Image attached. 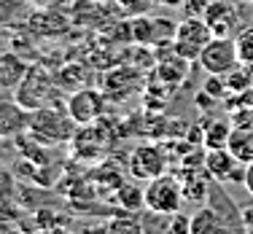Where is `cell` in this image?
<instances>
[{
    "instance_id": "obj_14",
    "label": "cell",
    "mask_w": 253,
    "mask_h": 234,
    "mask_svg": "<svg viewBox=\"0 0 253 234\" xmlns=\"http://www.w3.org/2000/svg\"><path fill=\"white\" fill-rule=\"evenodd\" d=\"M30 65L16 51L0 49V89H16Z\"/></svg>"
},
{
    "instance_id": "obj_29",
    "label": "cell",
    "mask_w": 253,
    "mask_h": 234,
    "mask_svg": "<svg viewBox=\"0 0 253 234\" xmlns=\"http://www.w3.org/2000/svg\"><path fill=\"white\" fill-rule=\"evenodd\" d=\"M11 215H16V213H11L8 199H5V196H0V224H5V221H8Z\"/></svg>"
},
{
    "instance_id": "obj_26",
    "label": "cell",
    "mask_w": 253,
    "mask_h": 234,
    "mask_svg": "<svg viewBox=\"0 0 253 234\" xmlns=\"http://www.w3.org/2000/svg\"><path fill=\"white\" fill-rule=\"evenodd\" d=\"M224 76H213V73H208V81H205V92L208 94H215V97H221V94L226 92L229 86H224V81H221Z\"/></svg>"
},
{
    "instance_id": "obj_23",
    "label": "cell",
    "mask_w": 253,
    "mask_h": 234,
    "mask_svg": "<svg viewBox=\"0 0 253 234\" xmlns=\"http://www.w3.org/2000/svg\"><path fill=\"white\" fill-rule=\"evenodd\" d=\"M108 229L113 232H140L143 229V221H135V218H113L108 224Z\"/></svg>"
},
{
    "instance_id": "obj_27",
    "label": "cell",
    "mask_w": 253,
    "mask_h": 234,
    "mask_svg": "<svg viewBox=\"0 0 253 234\" xmlns=\"http://www.w3.org/2000/svg\"><path fill=\"white\" fill-rule=\"evenodd\" d=\"M240 226H243V229H248V232H253V202L240 210Z\"/></svg>"
},
{
    "instance_id": "obj_18",
    "label": "cell",
    "mask_w": 253,
    "mask_h": 234,
    "mask_svg": "<svg viewBox=\"0 0 253 234\" xmlns=\"http://www.w3.org/2000/svg\"><path fill=\"white\" fill-rule=\"evenodd\" d=\"M116 202L124 210H129V213L146 207V202H143V189H137V186H132V183H122V186H119V189H116Z\"/></svg>"
},
{
    "instance_id": "obj_30",
    "label": "cell",
    "mask_w": 253,
    "mask_h": 234,
    "mask_svg": "<svg viewBox=\"0 0 253 234\" xmlns=\"http://www.w3.org/2000/svg\"><path fill=\"white\" fill-rule=\"evenodd\" d=\"M94 3H105V0H94Z\"/></svg>"
},
{
    "instance_id": "obj_7",
    "label": "cell",
    "mask_w": 253,
    "mask_h": 234,
    "mask_svg": "<svg viewBox=\"0 0 253 234\" xmlns=\"http://www.w3.org/2000/svg\"><path fill=\"white\" fill-rule=\"evenodd\" d=\"M197 62H200V68L205 70V73L229 76L232 70L240 68V57H237V43H234V38L213 35V40L202 49Z\"/></svg>"
},
{
    "instance_id": "obj_12",
    "label": "cell",
    "mask_w": 253,
    "mask_h": 234,
    "mask_svg": "<svg viewBox=\"0 0 253 234\" xmlns=\"http://www.w3.org/2000/svg\"><path fill=\"white\" fill-rule=\"evenodd\" d=\"M30 129V111L16 97H0V135L19 137Z\"/></svg>"
},
{
    "instance_id": "obj_17",
    "label": "cell",
    "mask_w": 253,
    "mask_h": 234,
    "mask_svg": "<svg viewBox=\"0 0 253 234\" xmlns=\"http://www.w3.org/2000/svg\"><path fill=\"white\" fill-rule=\"evenodd\" d=\"M224 229H229V226L215 207H200L191 215V234H213Z\"/></svg>"
},
{
    "instance_id": "obj_15",
    "label": "cell",
    "mask_w": 253,
    "mask_h": 234,
    "mask_svg": "<svg viewBox=\"0 0 253 234\" xmlns=\"http://www.w3.org/2000/svg\"><path fill=\"white\" fill-rule=\"evenodd\" d=\"M226 148L237 156L243 164H251L253 161V121L251 124H237L229 132V143Z\"/></svg>"
},
{
    "instance_id": "obj_21",
    "label": "cell",
    "mask_w": 253,
    "mask_h": 234,
    "mask_svg": "<svg viewBox=\"0 0 253 234\" xmlns=\"http://www.w3.org/2000/svg\"><path fill=\"white\" fill-rule=\"evenodd\" d=\"M16 189H19V178H16L14 167L8 164L5 159H0V196L5 199H14Z\"/></svg>"
},
{
    "instance_id": "obj_11",
    "label": "cell",
    "mask_w": 253,
    "mask_h": 234,
    "mask_svg": "<svg viewBox=\"0 0 253 234\" xmlns=\"http://www.w3.org/2000/svg\"><path fill=\"white\" fill-rule=\"evenodd\" d=\"M205 22L210 25L213 35L232 38V33L240 27V8L234 5V0H210L208 11H205Z\"/></svg>"
},
{
    "instance_id": "obj_1",
    "label": "cell",
    "mask_w": 253,
    "mask_h": 234,
    "mask_svg": "<svg viewBox=\"0 0 253 234\" xmlns=\"http://www.w3.org/2000/svg\"><path fill=\"white\" fill-rule=\"evenodd\" d=\"M59 94H62V86H59L57 78L43 65H30L25 78L19 81V86L14 89V97L27 111H38V108H46V105H59Z\"/></svg>"
},
{
    "instance_id": "obj_9",
    "label": "cell",
    "mask_w": 253,
    "mask_h": 234,
    "mask_svg": "<svg viewBox=\"0 0 253 234\" xmlns=\"http://www.w3.org/2000/svg\"><path fill=\"white\" fill-rule=\"evenodd\" d=\"M178 25H170L165 16H151V14H135L129 22V38L140 46H159L165 40L175 38Z\"/></svg>"
},
{
    "instance_id": "obj_28",
    "label": "cell",
    "mask_w": 253,
    "mask_h": 234,
    "mask_svg": "<svg viewBox=\"0 0 253 234\" xmlns=\"http://www.w3.org/2000/svg\"><path fill=\"white\" fill-rule=\"evenodd\" d=\"M243 186H245V191L253 196V161L251 164H245V175H243Z\"/></svg>"
},
{
    "instance_id": "obj_5",
    "label": "cell",
    "mask_w": 253,
    "mask_h": 234,
    "mask_svg": "<svg viewBox=\"0 0 253 234\" xmlns=\"http://www.w3.org/2000/svg\"><path fill=\"white\" fill-rule=\"evenodd\" d=\"M213 40V30L202 19V16H186L183 22L175 30V38H172V51L178 57L189 59V62H197L200 59L202 49Z\"/></svg>"
},
{
    "instance_id": "obj_19",
    "label": "cell",
    "mask_w": 253,
    "mask_h": 234,
    "mask_svg": "<svg viewBox=\"0 0 253 234\" xmlns=\"http://www.w3.org/2000/svg\"><path fill=\"white\" fill-rule=\"evenodd\" d=\"M234 43H237V57L243 68H253V27H245L234 35Z\"/></svg>"
},
{
    "instance_id": "obj_6",
    "label": "cell",
    "mask_w": 253,
    "mask_h": 234,
    "mask_svg": "<svg viewBox=\"0 0 253 234\" xmlns=\"http://www.w3.org/2000/svg\"><path fill=\"white\" fill-rule=\"evenodd\" d=\"M65 108H68V113L73 116V121L78 127H81V124H92V121L105 118L108 94L102 92V89H94V86H81V89H76V92L68 94Z\"/></svg>"
},
{
    "instance_id": "obj_10",
    "label": "cell",
    "mask_w": 253,
    "mask_h": 234,
    "mask_svg": "<svg viewBox=\"0 0 253 234\" xmlns=\"http://www.w3.org/2000/svg\"><path fill=\"white\" fill-rule=\"evenodd\" d=\"M202 170L208 178H213L218 183H229V181L243 183V175H245V164L229 148H205Z\"/></svg>"
},
{
    "instance_id": "obj_8",
    "label": "cell",
    "mask_w": 253,
    "mask_h": 234,
    "mask_svg": "<svg viewBox=\"0 0 253 234\" xmlns=\"http://www.w3.org/2000/svg\"><path fill=\"white\" fill-rule=\"evenodd\" d=\"M126 172L135 181H151L167 172V154L162 151L156 143H140L132 148L129 159H126Z\"/></svg>"
},
{
    "instance_id": "obj_22",
    "label": "cell",
    "mask_w": 253,
    "mask_h": 234,
    "mask_svg": "<svg viewBox=\"0 0 253 234\" xmlns=\"http://www.w3.org/2000/svg\"><path fill=\"white\" fill-rule=\"evenodd\" d=\"M167 232H172V234H189L191 232V215H186V213H172L170 218H167Z\"/></svg>"
},
{
    "instance_id": "obj_4",
    "label": "cell",
    "mask_w": 253,
    "mask_h": 234,
    "mask_svg": "<svg viewBox=\"0 0 253 234\" xmlns=\"http://www.w3.org/2000/svg\"><path fill=\"white\" fill-rule=\"evenodd\" d=\"M108 148H111V129L102 118L92 124H81L70 137V151L81 161H100L108 154Z\"/></svg>"
},
{
    "instance_id": "obj_13",
    "label": "cell",
    "mask_w": 253,
    "mask_h": 234,
    "mask_svg": "<svg viewBox=\"0 0 253 234\" xmlns=\"http://www.w3.org/2000/svg\"><path fill=\"white\" fill-rule=\"evenodd\" d=\"M137 81H140V73H137L135 68L119 65V68L108 70V73L102 76V92H105L108 97H124L132 89H137Z\"/></svg>"
},
{
    "instance_id": "obj_2",
    "label": "cell",
    "mask_w": 253,
    "mask_h": 234,
    "mask_svg": "<svg viewBox=\"0 0 253 234\" xmlns=\"http://www.w3.org/2000/svg\"><path fill=\"white\" fill-rule=\"evenodd\" d=\"M78 124L68 113L65 105H46L38 111H30V135H35L38 140L49 143V146H59V143H70V137L76 135Z\"/></svg>"
},
{
    "instance_id": "obj_25",
    "label": "cell",
    "mask_w": 253,
    "mask_h": 234,
    "mask_svg": "<svg viewBox=\"0 0 253 234\" xmlns=\"http://www.w3.org/2000/svg\"><path fill=\"white\" fill-rule=\"evenodd\" d=\"M119 5H122L124 11H129V14H146V8L156 0H116Z\"/></svg>"
},
{
    "instance_id": "obj_24",
    "label": "cell",
    "mask_w": 253,
    "mask_h": 234,
    "mask_svg": "<svg viewBox=\"0 0 253 234\" xmlns=\"http://www.w3.org/2000/svg\"><path fill=\"white\" fill-rule=\"evenodd\" d=\"M210 0H183V11L186 16H202L205 19V11H208Z\"/></svg>"
},
{
    "instance_id": "obj_16",
    "label": "cell",
    "mask_w": 253,
    "mask_h": 234,
    "mask_svg": "<svg viewBox=\"0 0 253 234\" xmlns=\"http://www.w3.org/2000/svg\"><path fill=\"white\" fill-rule=\"evenodd\" d=\"M189 59L178 57L175 51H172L170 46V59H159V65H156V76L162 78V81H167L170 86H180V83L186 81V76H189Z\"/></svg>"
},
{
    "instance_id": "obj_3",
    "label": "cell",
    "mask_w": 253,
    "mask_h": 234,
    "mask_svg": "<svg viewBox=\"0 0 253 234\" xmlns=\"http://www.w3.org/2000/svg\"><path fill=\"white\" fill-rule=\"evenodd\" d=\"M183 183L178 181L175 175H159L146 181V189H143V202H146V210L154 215H165L170 218L172 213H178L183 207Z\"/></svg>"
},
{
    "instance_id": "obj_20",
    "label": "cell",
    "mask_w": 253,
    "mask_h": 234,
    "mask_svg": "<svg viewBox=\"0 0 253 234\" xmlns=\"http://www.w3.org/2000/svg\"><path fill=\"white\" fill-rule=\"evenodd\" d=\"M229 132H232V127L226 121H213L205 129V148H226Z\"/></svg>"
}]
</instances>
